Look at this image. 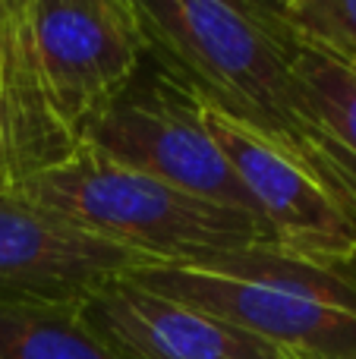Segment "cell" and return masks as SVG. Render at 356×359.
I'll list each match as a JSON object with an SVG mask.
<instances>
[{
    "label": "cell",
    "mask_w": 356,
    "mask_h": 359,
    "mask_svg": "<svg viewBox=\"0 0 356 359\" xmlns=\"http://www.w3.org/2000/svg\"><path fill=\"white\" fill-rule=\"evenodd\" d=\"M300 44L356 69V0H271Z\"/></svg>",
    "instance_id": "7c38bea8"
},
{
    "label": "cell",
    "mask_w": 356,
    "mask_h": 359,
    "mask_svg": "<svg viewBox=\"0 0 356 359\" xmlns=\"http://www.w3.org/2000/svg\"><path fill=\"white\" fill-rule=\"evenodd\" d=\"M205 126L240 183L256 215L275 233L278 249L300 259L347 265L356 262V230L306 155L265 139L262 133L202 104Z\"/></svg>",
    "instance_id": "8992f818"
},
{
    "label": "cell",
    "mask_w": 356,
    "mask_h": 359,
    "mask_svg": "<svg viewBox=\"0 0 356 359\" xmlns=\"http://www.w3.org/2000/svg\"><path fill=\"white\" fill-rule=\"evenodd\" d=\"M0 359H120L76 309L0 303Z\"/></svg>",
    "instance_id": "30bf717a"
},
{
    "label": "cell",
    "mask_w": 356,
    "mask_h": 359,
    "mask_svg": "<svg viewBox=\"0 0 356 359\" xmlns=\"http://www.w3.org/2000/svg\"><path fill=\"white\" fill-rule=\"evenodd\" d=\"M145 57L205 107L303 151L313 126L294 76V35L271 0H136Z\"/></svg>",
    "instance_id": "6da1fadb"
},
{
    "label": "cell",
    "mask_w": 356,
    "mask_h": 359,
    "mask_svg": "<svg viewBox=\"0 0 356 359\" xmlns=\"http://www.w3.org/2000/svg\"><path fill=\"white\" fill-rule=\"evenodd\" d=\"M294 76L319 136L356 158V69L296 41Z\"/></svg>",
    "instance_id": "8fae6325"
},
{
    "label": "cell",
    "mask_w": 356,
    "mask_h": 359,
    "mask_svg": "<svg viewBox=\"0 0 356 359\" xmlns=\"http://www.w3.org/2000/svg\"><path fill=\"white\" fill-rule=\"evenodd\" d=\"M155 265L0 186V303L79 309L95 290Z\"/></svg>",
    "instance_id": "52a82bcc"
},
{
    "label": "cell",
    "mask_w": 356,
    "mask_h": 359,
    "mask_svg": "<svg viewBox=\"0 0 356 359\" xmlns=\"http://www.w3.org/2000/svg\"><path fill=\"white\" fill-rule=\"evenodd\" d=\"M29 25L50 104L82 139L145 63L136 0H29Z\"/></svg>",
    "instance_id": "5b68a950"
},
{
    "label": "cell",
    "mask_w": 356,
    "mask_h": 359,
    "mask_svg": "<svg viewBox=\"0 0 356 359\" xmlns=\"http://www.w3.org/2000/svg\"><path fill=\"white\" fill-rule=\"evenodd\" d=\"M79 142L189 196L256 215L246 186L208 133L202 101L149 57Z\"/></svg>",
    "instance_id": "277c9868"
},
{
    "label": "cell",
    "mask_w": 356,
    "mask_h": 359,
    "mask_svg": "<svg viewBox=\"0 0 356 359\" xmlns=\"http://www.w3.org/2000/svg\"><path fill=\"white\" fill-rule=\"evenodd\" d=\"M79 149L48 98L29 25V0H0V186L60 164Z\"/></svg>",
    "instance_id": "9c48e42d"
},
{
    "label": "cell",
    "mask_w": 356,
    "mask_h": 359,
    "mask_svg": "<svg viewBox=\"0 0 356 359\" xmlns=\"http://www.w3.org/2000/svg\"><path fill=\"white\" fill-rule=\"evenodd\" d=\"M79 322L120 359H300L214 316L111 280L79 306Z\"/></svg>",
    "instance_id": "ba28073f"
},
{
    "label": "cell",
    "mask_w": 356,
    "mask_h": 359,
    "mask_svg": "<svg viewBox=\"0 0 356 359\" xmlns=\"http://www.w3.org/2000/svg\"><path fill=\"white\" fill-rule=\"evenodd\" d=\"M300 155L309 158L313 170L325 180V186L341 202V208L347 211L356 230V158L347 155L344 149H338L334 142H328L325 136H315Z\"/></svg>",
    "instance_id": "4fadbf2b"
},
{
    "label": "cell",
    "mask_w": 356,
    "mask_h": 359,
    "mask_svg": "<svg viewBox=\"0 0 356 359\" xmlns=\"http://www.w3.org/2000/svg\"><path fill=\"white\" fill-rule=\"evenodd\" d=\"M13 189L155 265H196L212 255L278 246L262 217L189 196L82 142L60 164Z\"/></svg>",
    "instance_id": "3957f363"
},
{
    "label": "cell",
    "mask_w": 356,
    "mask_h": 359,
    "mask_svg": "<svg viewBox=\"0 0 356 359\" xmlns=\"http://www.w3.org/2000/svg\"><path fill=\"white\" fill-rule=\"evenodd\" d=\"M126 278L300 359H356V262L256 246L196 265H145Z\"/></svg>",
    "instance_id": "7a4b0ae2"
}]
</instances>
